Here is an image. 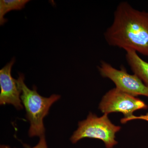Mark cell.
Here are the masks:
<instances>
[{
  "instance_id": "cell-1",
  "label": "cell",
  "mask_w": 148,
  "mask_h": 148,
  "mask_svg": "<svg viewBox=\"0 0 148 148\" xmlns=\"http://www.w3.org/2000/svg\"><path fill=\"white\" fill-rule=\"evenodd\" d=\"M104 38L111 46L132 49L148 56V12L137 10L127 2H121Z\"/></svg>"
},
{
  "instance_id": "cell-2",
  "label": "cell",
  "mask_w": 148,
  "mask_h": 148,
  "mask_svg": "<svg viewBox=\"0 0 148 148\" xmlns=\"http://www.w3.org/2000/svg\"><path fill=\"white\" fill-rule=\"evenodd\" d=\"M24 80V75L19 74L17 82L21 90V102L27 112V118L30 122L29 136L40 138L45 135V133L44 118L48 114L51 106L59 100L61 96L53 94L49 98L42 97L37 92L36 86H34L32 90L29 89Z\"/></svg>"
},
{
  "instance_id": "cell-3",
  "label": "cell",
  "mask_w": 148,
  "mask_h": 148,
  "mask_svg": "<svg viewBox=\"0 0 148 148\" xmlns=\"http://www.w3.org/2000/svg\"><path fill=\"white\" fill-rule=\"evenodd\" d=\"M121 129L120 126L111 122L108 114L98 117L90 113L86 119L79 122L78 127L71 137V141L75 144L83 138L98 139L104 142L106 148H112L117 144L115 134Z\"/></svg>"
},
{
  "instance_id": "cell-4",
  "label": "cell",
  "mask_w": 148,
  "mask_h": 148,
  "mask_svg": "<svg viewBox=\"0 0 148 148\" xmlns=\"http://www.w3.org/2000/svg\"><path fill=\"white\" fill-rule=\"evenodd\" d=\"M99 108L103 113L119 112L124 115L122 123L130 120L134 117L133 113L137 110L147 109L145 102L135 96L119 90L116 88L110 90L103 96Z\"/></svg>"
},
{
  "instance_id": "cell-5",
  "label": "cell",
  "mask_w": 148,
  "mask_h": 148,
  "mask_svg": "<svg viewBox=\"0 0 148 148\" xmlns=\"http://www.w3.org/2000/svg\"><path fill=\"white\" fill-rule=\"evenodd\" d=\"M98 69L101 75L113 82L119 90L135 97L139 95L148 97L147 86L137 75L128 73L124 67L118 70L106 61H101Z\"/></svg>"
},
{
  "instance_id": "cell-6",
  "label": "cell",
  "mask_w": 148,
  "mask_h": 148,
  "mask_svg": "<svg viewBox=\"0 0 148 148\" xmlns=\"http://www.w3.org/2000/svg\"><path fill=\"white\" fill-rule=\"evenodd\" d=\"M15 58L6 64L0 70V104L13 105L17 110L23 108L21 99V90H20L17 79L12 76L11 70L15 62Z\"/></svg>"
},
{
  "instance_id": "cell-7",
  "label": "cell",
  "mask_w": 148,
  "mask_h": 148,
  "mask_svg": "<svg viewBox=\"0 0 148 148\" xmlns=\"http://www.w3.org/2000/svg\"><path fill=\"white\" fill-rule=\"evenodd\" d=\"M126 59L134 74L148 87V63L142 59L132 49H126Z\"/></svg>"
},
{
  "instance_id": "cell-8",
  "label": "cell",
  "mask_w": 148,
  "mask_h": 148,
  "mask_svg": "<svg viewBox=\"0 0 148 148\" xmlns=\"http://www.w3.org/2000/svg\"><path fill=\"white\" fill-rule=\"evenodd\" d=\"M28 0H1L0 1V24L3 25L7 20L5 15L11 10H21L24 8Z\"/></svg>"
},
{
  "instance_id": "cell-9",
  "label": "cell",
  "mask_w": 148,
  "mask_h": 148,
  "mask_svg": "<svg viewBox=\"0 0 148 148\" xmlns=\"http://www.w3.org/2000/svg\"><path fill=\"white\" fill-rule=\"evenodd\" d=\"M40 139L38 143L36 145L32 148H48L46 141L45 136H42L40 137Z\"/></svg>"
},
{
  "instance_id": "cell-10",
  "label": "cell",
  "mask_w": 148,
  "mask_h": 148,
  "mask_svg": "<svg viewBox=\"0 0 148 148\" xmlns=\"http://www.w3.org/2000/svg\"><path fill=\"white\" fill-rule=\"evenodd\" d=\"M0 148H10L9 146L5 145H2L1 146Z\"/></svg>"
}]
</instances>
